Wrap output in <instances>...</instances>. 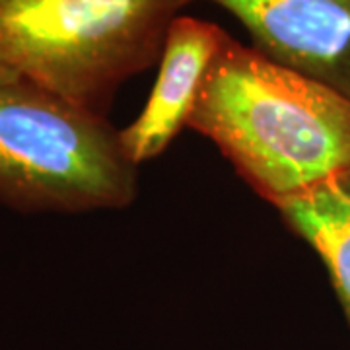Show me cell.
Instances as JSON below:
<instances>
[{
    "label": "cell",
    "mask_w": 350,
    "mask_h": 350,
    "mask_svg": "<svg viewBox=\"0 0 350 350\" xmlns=\"http://www.w3.org/2000/svg\"><path fill=\"white\" fill-rule=\"evenodd\" d=\"M20 76L14 75L10 68H6L4 64H0V84H8V82H14V80H18Z\"/></svg>",
    "instance_id": "obj_7"
},
{
    "label": "cell",
    "mask_w": 350,
    "mask_h": 350,
    "mask_svg": "<svg viewBox=\"0 0 350 350\" xmlns=\"http://www.w3.org/2000/svg\"><path fill=\"white\" fill-rule=\"evenodd\" d=\"M282 220L325 262L350 321V175L276 206Z\"/></svg>",
    "instance_id": "obj_6"
},
{
    "label": "cell",
    "mask_w": 350,
    "mask_h": 350,
    "mask_svg": "<svg viewBox=\"0 0 350 350\" xmlns=\"http://www.w3.org/2000/svg\"><path fill=\"white\" fill-rule=\"evenodd\" d=\"M226 31L220 25L177 16L160 55V72L142 113L119 131L123 150L138 165L162 154L187 125L206 70Z\"/></svg>",
    "instance_id": "obj_5"
},
{
    "label": "cell",
    "mask_w": 350,
    "mask_h": 350,
    "mask_svg": "<svg viewBox=\"0 0 350 350\" xmlns=\"http://www.w3.org/2000/svg\"><path fill=\"white\" fill-rule=\"evenodd\" d=\"M251 33L269 61L350 101V0H211Z\"/></svg>",
    "instance_id": "obj_4"
},
{
    "label": "cell",
    "mask_w": 350,
    "mask_h": 350,
    "mask_svg": "<svg viewBox=\"0 0 350 350\" xmlns=\"http://www.w3.org/2000/svg\"><path fill=\"white\" fill-rule=\"evenodd\" d=\"M193 0H0V64L105 115L131 76L160 61Z\"/></svg>",
    "instance_id": "obj_2"
},
{
    "label": "cell",
    "mask_w": 350,
    "mask_h": 350,
    "mask_svg": "<svg viewBox=\"0 0 350 350\" xmlns=\"http://www.w3.org/2000/svg\"><path fill=\"white\" fill-rule=\"evenodd\" d=\"M187 125L275 206L350 175V101L230 33Z\"/></svg>",
    "instance_id": "obj_1"
},
{
    "label": "cell",
    "mask_w": 350,
    "mask_h": 350,
    "mask_svg": "<svg viewBox=\"0 0 350 350\" xmlns=\"http://www.w3.org/2000/svg\"><path fill=\"white\" fill-rule=\"evenodd\" d=\"M137 167L105 115L31 80L0 84V200L24 213L123 208Z\"/></svg>",
    "instance_id": "obj_3"
}]
</instances>
